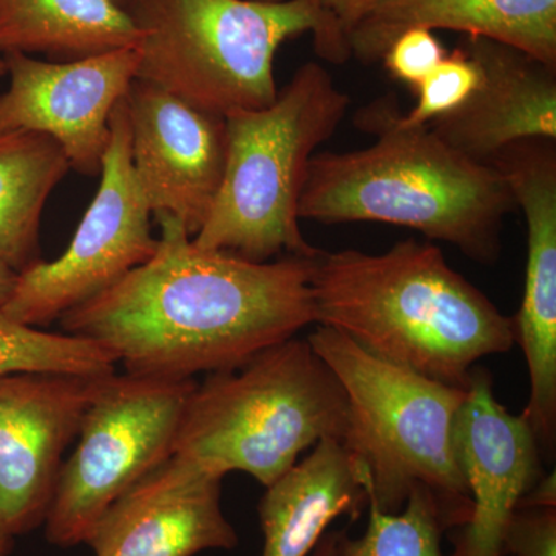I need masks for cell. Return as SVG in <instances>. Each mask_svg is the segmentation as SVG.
<instances>
[{"instance_id":"7c38bea8","label":"cell","mask_w":556,"mask_h":556,"mask_svg":"<svg viewBox=\"0 0 556 556\" xmlns=\"http://www.w3.org/2000/svg\"><path fill=\"white\" fill-rule=\"evenodd\" d=\"M492 166L506 178L517 207L525 212L527 265L525 294L510 318L530 378L522 416L541 450L556 437V139L530 138L501 150Z\"/></svg>"},{"instance_id":"484cf974","label":"cell","mask_w":556,"mask_h":556,"mask_svg":"<svg viewBox=\"0 0 556 556\" xmlns=\"http://www.w3.org/2000/svg\"><path fill=\"white\" fill-rule=\"evenodd\" d=\"M258 2H281V0H258ZM318 2L338 21L348 40V31L364 16L365 11H367L376 0H318Z\"/></svg>"},{"instance_id":"5b68a950","label":"cell","mask_w":556,"mask_h":556,"mask_svg":"<svg viewBox=\"0 0 556 556\" xmlns=\"http://www.w3.org/2000/svg\"><path fill=\"white\" fill-rule=\"evenodd\" d=\"M346 394L342 445L365 473L368 500L397 514L416 486L437 500L450 530L466 525L471 497L456 450V422L467 388L428 379L318 325L308 339Z\"/></svg>"},{"instance_id":"d4e9b609","label":"cell","mask_w":556,"mask_h":556,"mask_svg":"<svg viewBox=\"0 0 556 556\" xmlns=\"http://www.w3.org/2000/svg\"><path fill=\"white\" fill-rule=\"evenodd\" d=\"M506 556H556V507L515 511L504 538Z\"/></svg>"},{"instance_id":"1f68e13d","label":"cell","mask_w":556,"mask_h":556,"mask_svg":"<svg viewBox=\"0 0 556 556\" xmlns=\"http://www.w3.org/2000/svg\"><path fill=\"white\" fill-rule=\"evenodd\" d=\"M113 2L118 3L121 9H126L129 5L130 0H113Z\"/></svg>"},{"instance_id":"44dd1931","label":"cell","mask_w":556,"mask_h":556,"mask_svg":"<svg viewBox=\"0 0 556 556\" xmlns=\"http://www.w3.org/2000/svg\"><path fill=\"white\" fill-rule=\"evenodd\" d=\"M367 510V532L351 538L346 530H338L334 556H444L441 541L448 526L424 486L409 493L397 514H387L369 500Z\"/></svg>"},{"instance_id":"d6986e66","label":"cell","mask_w":556,"mask_h":556,"mask_svg":"<svg viewBox=\"0 0 556 556\" xmlns=\"http://www.w3.org/2000/svg\"><path fill=\"white\" fill-rule=\"evenodd\" d=\"M141 33L113 0H0V56L46 54L53 62L134 49Z\"/></svg>"},{"instance_id":"e0dca14e","label":"cell","mask_w":556,"mask_h":556,"mask_svg":"<svg viewBox=\"0 0 556 556\" xmlns=\"http://www.w3.org/2000/svg\"><path fill=\"white\" fill-rule=\"evenodd\" d=\"M412 28L497 40L556 65V0H376L348 31L351 58L375 64Z\"/></svg>"},{"instance_id":"4316f807","label":"cell","mask_w":556,"mask_h":556,"mask_svg":"<svg viewBox=\"0 0 556 556\" xmlns=\"http://www.w3.org/2000/svg\"><path fill=\"white\" fill-rule=\"evenodd\" d=\"M556 475H543L535 485L526 493L519 503L518 508L522 507H556Z\"/></svg>"},{"instance_id":"7a4b0ae2","label":"cell","mask_w":556,"mask_h":556,"mask_svg":"<svg viewBox=\"0 0 556 556\" xmlns=\"http://www.w3.org/2000/svg\"><path fill=\"white\" fill-rule=\"evenodd\" d=\"M401 115L394 94L376 100L356 119L378 137L375 144L311 159L299 218L404 226L493 265L504 222L518 208L506 178L448 148L428 126H404Z\"/></svg>"},{"instance_id":"8992f818","label":"cell","mask_w":556,"mask_h":556,"mask_svg":"<svg viewBox=\"0 0 556 556\" xmlns=\"http://www.w3.org/2000/svg\"><path fill=\"white\" fill-rule=\"evenodd\" d=\"M346 426L339 379L308 340L292 338L197 383L172 455L223 478L243 471L268 486L318 442H342Z\"/></svg>"},{"instance_id":"ac0fdd59","label":"cell","mask_w":556,"mask_h":556,"mask_svg":"<svg viewBox=\"0 0 556 556\" xmlns=\"http://www.w3.org/2000/svg\"><path fill=\"white\" fill-rule=\"evenodd\" d=\"M265 489L262 556H309L334 519L354 522L368 508L367 479L338 439L318 442Z\"/></svg>"},{"instance_id":"6da1fadb","label":"cell","mask_w":556,"mask_h":556,"mask_svg":"<svg viewBox=\"0 0 556 556\" xmlns=\"http://www.w3.org/2000/svg\"><path fill=\"white\" fill-rule=\"evenodd\" d=\"M155 218V254L65 313L62 332L98 343L127 375L182 380L243 367L314 324L321 252L249 262L195 247L169 215Z\"/></svg>"},{"instance_id":"277c9868","label":"cell","mask_w":556,"mask_h":556,"mask_svg":"<svg viewBox=\"0 0 556 556\" xmlns=\"http://www.w3.org/2000/svg\"><path fill=\"white\" fill-rule=\"evenodd\" d=\"M124 10L141 33L137 79L223 118L276 101L274 60L288 39L311 33L318 56L351 60L318 0H130Z\"/></svg>"},{"instance_id":"7402d4cb","label":"cell","mask_w":556,"mask_h":556,"mask_svg":"<svg viewBox=\"0 0 556 556\" xmlns=\"http://www.w3.org/2000/svg\"><path fill=\"white\" fill-rule=\"evenodd\" d=\"M116 365L115 357L91 340L40 331L0 314V376L58 372L97 378L113 375Z\"/></svg>"},{"instance_id":"9c48e42d","label":"cell","mask_w":556,"mask_h":556,"mask_svg":"<svg viewBox=\"0 0 556 556\" xmlns=\"http://www.w3.org/2000/svg\"><path fill=\"white\" fill-rule=\"evenodd\" d=\"M110 130L101 185L75 237L61 257L39 260L17 274L13 294L0 309L3 317L25 327H46L155 254L159 239L152 236V212L131 166L124 98L113 110Z\"/></svg>"},{"instance_id":"ba28073f","label":"cell","mask_w":556,"mask_h":556,"mask_svg":"<svg viewBox=\"0 0 556 556\" xmlns=\"http://www.w3.org/2000/svg\"><path fill=\"white\" fill-rule=\"evenodd\" d=\"M193 379L113 375L83 417L78 445L62 464L46 536L58 547L86 543L98 519L139 479L169 459Z\"/></svg>"},{"instance_id":"f546056e","label":"cell","mask_w":556,"mask_h":556,"mask_svg":"<svg viewBox=\"0 0 556 556\" xmlns=\"http://www.w3.org/2000/svg\"><path fill=\"white\" fill-rule=\"evenodd\" d=\"M14 547V538L10 536L5 530L0 527V556H10Z\"/></svg>"},{"instance_id":"cb8c5ba5","label":"cell","mask_w":556,"mask_h":556,"mask_svg":"<svg viewBox=\"0 0 556 556\" xmlns=\"http://www.w3.org/2000/svg\"><path fill=\"white\" fill-rule=\"evenodd\" d=\"M447 56L441 40L426 28L402 33L383 53V65L394 79L416 87Z\"/></svg>"},{"instance_id":"4fadbf2b","label":"cell","mask_w":556,"mask_h":556,"mask_svg":"<svg viewBox=\"0 0 556 556\" xmlns=\"http://www.w3.org/2000/svg\"><path fill=\"white\" fill-rule=\"evenodd\" d=\"M131 166L153 217L169 215L190 239L207 222L226 167V119L134 79L126 97Z\"/></svg>"},{"instance_id":"9a60e30c","label":"cell","mask_w":556,"mask_h":556,"mask_svg":"<svg viewBox=\"0 0 556 556\" xmlns=\"http://www.w3.org/2000/svg\"><path fill=\"white\" fill-rule=\"evenodd\" d=\"M223 477L172 455L123 493L86 544L94 556H195L239 544L223 514Z\"/></svg>"},{"instance_id":"5bb4252c","label":"cell","mask_w":556,"mask_h":556,"mask_svg":"<svg viewBox=\"0 0 556 556\" xmlns=\"http://www.w3.org/2000/svg\"><path fill=\"white\" fill-rule=\"evenodd\" d=\"M456 450L471 497L466 525L450 530V556H506L504 538L526 493L543 477L529 420L497 402L492 375L473 368L456 422Z\"/></svg>"},{"instance_id":"30bf717a","label":"cell","mask_w":556,"mask_h":556,"mask_svg":"<svg viewBox=\"0 0 556 556\" xmlns=\"http://www.w3.org/2000/svg\"><path fill=\"white\" fill-rule=\"evenodd\" d=\"M110 376V375H109ZM108 376H0V527L16 538L46 522L65 448Z\"/></svg>"},{"instance_id":"603a6c76","label":"cell","mask_w":556,"mask_h":556,"mask_svg":"<svg viewBox=\"0 0 556 556\" xmlns=\"http://www.w3.org/2000/svg\"><path fill=\"white\" fill-rule=\"evenodd\" d=\"M479 84L477 64L466 51L456 47L426 79L415 87L417 104L401 123L407 127L428 126L463 105Z\"/></svg>"},{"instance_id":"ffe728a7","label":"cell","mask_w":556,"mask_h":556,"mask_svg":"<svg viewBox=\"0 0 556 556\" xmlns=\"http://www.w3.org/2000/svg\"><path fill=\"white\" fill-rule=\"evenodd\" d=\"M70 169L64 150L49 135H0V258L16 273L42 260L43 207Z\"/></svg>"},{"instance_id":"2e32d148","label":"cell","mask_w":556,"mask_h":556,"mask_svg":"<svg viewBox=\"0 0 556 556\" xmlns=\"http://www.w3.org/2000/svg\"><path fill=\"white\" fill-rule=\"evenodd\" d=\"M459 47L477 64L478 87L428 129L460 155L489 166L514 142L556 139V65L479 36H464Z\"/></svg>"},{"instance_id":"3957f363","label":"cell","mask_w":556,"mask_h":556,"mask_svg":"<svg viewBox=\"0 0 556 556\" xmlns=\"http://www.w3.org/2000/svg\"><path fill=\"white\" fill-rule=\"evenodd\" d=\"M311 289L314 324L445 386L467 388L479 358L515 343L510 317L427 241L382 254L321 251Z\"/></svg>"},{"instance_id":"83f0119b","label":"cell","mask_w":556,"mask_h":556,"mask_svg":"<svg viewBox=\"0 0 556 556\" xmlns=\"http://www.w3.org/2000/svg\"><path fill=\"white\" fill-rule=\"evenodd\" d=\"M17 274L20 273L11 268L9 263L0 258V309L7 305L11 294H13L14 287H16Z\"/></svg>"},{"instance_id":"4dcf8cb0","label":"cell","mask_w":556,"mask_h":556,"mask_svg":"<svg viewBox=\"0 0 556 556\" xmlns=\"http://www.w3.org/2000/svg\"><path fill=\"white\" fill-rule=\"evenodd\" d=\"M9 75V68H7V62L3 60L2 56H0V78H3V76Z\"/></svg>"},{"instance_id":"52a82bcc","label":"cell","mask_w":556,"mask_h":556,"mask_svg":"<svg viewBox=\"0 0 556 556\" xmlns=\"http://www.w3.org/2000/svg\"><path fill=\"white\" fill-rule=\"evenodd\" d=\"M350 104L328 70L311 61L269 108L225 116V175L193 244L257 263L317 257L321 249L300 229V193L316 149L336 134Z\"/></svg>"},{"instance_id":"f1b7e54d","label":"cell","mask_w":556,"mask_h":556,"mask_svg":"<svg viewBox=\"0 0 556 556\" xmlns=\"http://www.w3.org/2000/svg\"><path fill=\"white\" fill-rule=\"evenodd\" d=\"M336 535H338V530L325 533L309 556H334Z\"/></svg>"},{"instance_id":"8fae6325","label":"cell","mask_w":556,"mask_h":556,"mask_svg":"<svg viewBox=\"0 0 556 556\" xmlns=\"http://www.w3.org/2000/svg\"><path fill=\"white\" fill-rule=\"evenodd\" d=\"M9 90L0 94V135L38 131L53 138L70 167L97 177L108 152L110 118L137 78L138 47L72 62L3 56Z\"/></svg>"}]
</instances>
